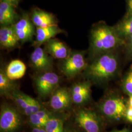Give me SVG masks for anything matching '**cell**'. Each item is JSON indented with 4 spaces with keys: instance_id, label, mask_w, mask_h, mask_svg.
<instances>
[{
    "instance_id": "6da1fadb",
    "label": "cell",
    "mask_w": 132,
    "mask_h": 132,
    "mask_svg": "<svg viewBox=\"0 0 132 132\" xmlns=\"http://www.w3.org/2000/svg\"><path fill=\"white\" fill-rule=\"evenodd\" d=\"M126 41L120 38L114 27L110 26L103 21L93 26L90 32L89 54L94 59L106 52L117 50L125 46Z\"/></svg>"
},
{
    "instance_id": "7a4b0ae2",
    "label": "cell",
    "mask_w": 132,
    "mask_h": 132,
    "mask_svg": "<svg viewBox=\"0 0 132 132\" xmlns=\"http://www.w3.org/2000/svg\"><path fill=\"white\" fill-rule=\"evenodd\" d=\"M93 60L85 70V76L90 81L104 84L117 73L120 59L116 50L105 53Z\"/></svg>"
},
{
    "instance_id": "3957f363",
    "label": "cell",
    "mask_w": 132,
    "mask_h": 132,
    "mask_svg": "<svg viewBox=\"0 0 132 132\" xmlns=\"http://www.w3.org/2000/svg\"><path fill=\"white\" fill-rule=\"evenodd\" d=\"M128 107L122 98L117 95H112L106 98L101 103L100 110L107 118L120 120L125 118Z\"/></svg>"
},
{
    "instance_id": "277c9868",
    "label": "cell",
    "mask_w": 132,
    "mask_h": 132,
    "mask_svg": "<svg viewBox=\"0 0 132 132\" xmlns=\"http://www.w3.org/2000/svg\"><path fill=\"white\" fill-rule=\"evenodd\" d=\"M88 66L84 52H71L70 55L63 60L61 70L67 77L70 78L85 71Z\"/></svg>"
},
{
    "instance_id": "5b68a950",
    "label": "cell",
    "mask_w": 132,
    "mask_h": 132,
    "mask_svg": "<svg viewBox=\"0 0 132 132\" xmlns=\"http://www.w3.org/2000/svg\"><path fill=\"white\" fill-rule=\"evenodd\" d=\"M60 81V77L56 73L51 71L42 72L35 80L38 94L43 97L52 94L56 90Z\"/></svg>"
},
{
    "instance_id": "8992f818",
    "label": "cell",
    "mask_w": 132,
    "mask_h": 132,
    "mask_svg": "<svg viewBox=\"0 0 132 132\" xmlns=\"http://www.w3.org/2000/svg\"><path fill=\"white\" fill-rule=\"evenodd\" d=\"M22 119L18 112L10 106L3 107L0 113L1 132H14L20 127Z\"/></svg>"
},
{
    "instance_id": "52a82bcc",
    "label": "cell",
    "mask_w": 132,
    "mask_h": 132,
    "mask_svg": "<svg viewBox=\"0 0 132 132\" xmlns=\"http://www.w3.org/2000/svg\"><path fill=\"white\" fill-rule=\"evenodd\" d=\"M76 120L86 132H101V124L99 117L93 111L80 110L76 116Z\"/></svg>"
},
{
    "instance_id": "ba28073f",
    "label": "cell",
    "mask_w": 132,
    "mask_h": 132,
    "mask_svg": "<svg viewBox=\"0 0 132 132\" xmlns=\"http://www.w3.org/2000/svg\"><path fill=\"white\" fill-rule=\"evenodd\" d=\"M13 26L20 42L24 43L31 41L33 36L35 35V26L27 14H24L18 20Z\"/></svg>"
},
{
    "instance_id": "9c48e42d",
    "label": "cell",
    "mask_w": 132,
    "mask_h": 132,
    "mask_svg": "<svg viewBox=\"0 0 132 132\" xmlns=\"http://www.w3.org/2000/svg\"><path fill=\"white\" fill-rule=\"evenodd\" d=\"M30 62L33 69L42 72L50 71L53 65V57L45 50L37 47L30 55Z\"/></svg>"
},
{
    "instance_id": "30bf717a",
    "label": "cell",
    "mask_w": 132,
    "mask_h": 132,
    "mask_svg": "<svg viewBox=\"0 0 132 132\" xmlns=\"http://www.w3.org/2000/svg\"><path fill=\"white\" fill-rule=\"evenodd\" d=\"M46 44L45 50L53 58L64 60L69 56L71 51L61 41L52 38Z\"/></svg>"
},
{
    "instance_id": "8fae6325",
    "label": "cell",
    "mask_w": 132,
    "mask_h": 132,
    "mask_svg": "<svg viewBox=\"0 0 132 132\" xmlns=\"http://www.w3.org/2000/svg\"><path fill=\"white\" fill-rule=\"evenodd\" d=\"M71 100L70 92L65 88H59L53 93L50 100V106L54 110L61 111L70 106Z\"/></svg>"
},
{
    "instance_id": "7c38bea8",
    "label": "cell",
    "mask_w": 132,
    "mask_h": 132,
    "mask_svg": "<svg viewBox=\"0 0 132 132\" xmlns=\"http://www.w3.org/2000/svg\"><path fill=\"white\" fill-rule=\"evenodd\" d=\"M19 39L13 25L2 26L0 28V45L2 48L10 50L19 45Z\"/></svg>"
},
{
    "instance_id": "4fadbf2b",
    "label": "cell",
    "mask_w": 132,
    "mask_h": 132,
    "mask_svg": "<svg viewBox=\"0 0 132 132\" xmlns=\"http://www.w3.org/2000/svg\"><path fill=\"white\" fill-rule=\"evenodd\" d=\"M91 83L89 81L79 82L73 85L71 88L72 100L76 104L84 103L90 99Z\"/></svg>"
},
{
    "instance_id": "5bb4252c",
    "label": "cell",
    "mask_w": 132,
    "mask_h": 132,
    "mask_svg": "<svg viewBox=\"0 0 132 132\" xmlns=\"http://www.w3.org/2000/svg\"><path fill=\"white\" fill-rule=\"evenodd\" d=\"M64 31L58 27V25H53L45 28H36L35 39L33 42L34 47H40L43 44L46 43L57 34L64 33Z\"/></svg>"
},
{
    "instance_id": "9a60e30c",
    "label": "cell",
    "mask_w": 132,
    "mask_h": 132,
    "mask_svg": "<svg viewBox=\"0 0 132 132\" xmlns=\"http://www.w3.org/2000/svg\"><path fill=\"white\" fill-rule=\"evenodd\" d=\"M30 19L36 28H45L57 25V20L53 14L41 10L34 9L31 13Z\"/></svg>"
},
{
    "instance_id": "2e32d148",
    "label": "cell",
    "mask_w": 132,
    "mask_h": 132,
    "mask_svg": "<svg viewBox=\"0 0 132 132\" xmlns=\"http://www.w3.org/2000/svg\"><path fill=\"white\" fill-rule=\"evenodd\" d=\"M15 6L5 0H0V24L2 26L14 24L18 20Z\"/></svg>"
},
{
    "instance_id": "e0dca14e",
    "label": "cell",
    "mask_w": 132,
    "mask_h": 132,
    "mask_svg": "<svg viewBox=\"0 0 132 132\" xmlns=\"http://www.w3.org/2000/svg\"><path fill=\"white\" fill-rule=\"evenodd\" d=\"M113 27L119 36L126 41L132 35V13L127 12L122 19Z\"/></svg>"
},
{
    "instance_id": "ac0fdd59",
    "label": "cell",
    "mask_w": 132,
    "mask_h": 132,
    "mask_svg": "<svg viewBox=\"0 0 132 132\" xmlns=\"http://www.w3.org/2000/svg\"><path fill=\"white\" fill-rule=\"evenodd\" d=\"M26 66L24 62L19 59H16L9 64L5 73L10 79L14 81L22 78L26 73Z\"/></svg>"
},
{
    "instance_id": "d6986e66",
    "label": "cell",
    "mask_w": 132,
    "mask_h": 132,
    "mask_svg": "<svg viewBox=\"0 0 132 132\" xmlns=\"http://www.w3.org/2000/svg\"><path fill=\"white\" fill-rule=\"evenodd\" d=\"M28 117L30 123L34 127L38 128L45 127L47 120L52 118L49 112L41 109Z\"/></svg>"
},
{
    "instance_id": "ffe728a7",
    "label": "cell",
    "mask_w": 132,
    "mask_h": 132,
    "mask_svg": "<svg viewBox=\"0 0 132 132\" xmlns=\"http://www.w3.org/2000/svg\"><path fill=\"white\" fill-rule=\"evenodd\" d=\"M16 85L13 80L10 79L3 69L0 70V92L1 94L7 95L13 93L16 89Z\"/></svg>"
},
{
    "instance_id": "44dd1931",
    "label": "cell",
    "mask_w": 132,
    "mask_h": 132,
    "mask_svg": "<svg viewBox=\"0 0 132 132\" xmlns=\"http://www.w3.org/2000/svg\"><path fill=\"white\" fill-rule=\"evenodd\" d=\"M12 96L15 103L20 108L24 111L25 114L29 116L32 114L29 109L28 95L16 90L12 94Z\"/></svg>"
},
{
    "instance_id": "7402d4cb",
    "label": "cell",
    "mask_w": 132,
    "mask_h": 132,
    "mask_svg": "<svg viewBox=\"0 0 132 132\" xmlns=\"http://www.w3.org/2000/svg\"><path fill=\"white\" fill-rule=\"evenodd\" d=\"M44 129L47 132H64L63 121L60 118L52 117L47 120Z\"/></svg>"
},
{
    "instance_id": "603a6c76",
    "label": "cell",
    "mask_w": 132,
    "mask_h": 132,
    "mask_svg": "<svg viewBox=\"0 0 132 132\" xmlns=\"http://www.w3.org/2000/svg\"><path fill=\"white\" fill-rule=\"evenodd\" d=\"M121 85L125 93L128 95L132 94V65L124 76Z\"/></svg>"
},
{
    "instance_id": "cb8c5ba5",
    "label": "cell",
    "mask_w": 132,
    "mask_h": 132,
    "mask_svg": "<svg viewBox=\"0 0 132 132\" xmlns=\"http://www.w3.org/2000/svg\"><path fill=\"white\" fill-rule=\"evenodd\" d=\"M28 98L29 102V109L31 111L32 114L41 109L40 105L36 99H34L29 95H28Z\"/></svg>"
},
{
    "instance_id": "d4e9b609",
    "label": "cell",
    "mask_w": 132,
    "mask_h": 132,
    "mask_svg": "<svg viewBox=\"0 0 132 132\" xmlns=\"http://www.w3.org/2000/svg\"><path fill=\"white\" fill-rule=\"evenodd\" d=\"M126 53L128 55L132 58V35L129 36L126 40Z\"/></svg>"
},
{
    "instance_id": "484cf974",
    "label": "cell",
    "mask_w": 132,
    "mask_h": 132,
    "mask_svg": "<svg viewBox=\"0 0 132 132\" xmlns=\"http://www.w3.org/2000/svg\"><path fill=\"white\" fill-rule=\"evenodd\" d=\"M125 118L128 122L132 123V107L130 106L128 107L126 113Z\"/></svg>"
},
{
    "instance_id": "4316f807",
    "label": "cell",
    "mask_w": 132,
    "mask_h": 132,
    "mask_svg": "<svg viewBox=\"0 0 132 132\" xmlns=\"http://www.w3.org/2000/svg\"><path fill=\"white\" fill-rule=\"evenodd\" d=\"M127 5V12L132 13V0H126Z\"/></svg>"
},
{
    "instance_id": "83f0119b",
    "label": "cell",
    "mask_w": 132,
    "mask_h": 132,
    "mask_svg": "<svg viewBox=\"0 0 132 132\" xmlns=\"http://www.w3.org/2000/svg\"><path fill=\"white\" fill-rule=\"evenodd\" d=\"M31 132H47L44 128L33 127Z\"/></svg>"
},
{
    "instance_id": "f1b7e54d",
    "label": "cell",
    "mask_w": 132,
    "mask_h": 132,
    "mask_svg": "<svg viewBox=\"0 0 132 132\" xmlns=\"http://www.w3.org/2000/svg\"><path fill=\"white\" fill-rule=\"evenodd\" d=\"M9 2L11 4L13 5L15 7H17L19 4L20 0H5Z\"/></svg>"
},
{
    "instance_id": "f546056e",
    "label": "cell",
    "mask_w": 132,
    "mask_h": 132,
    "mask_svg": "<svg viewBox=\"0 0 132 132\" xmlns=\"http://www.w3.org/2000/svg\"><path fill=\"white\" fill-rule=\"evenodd\" d=\"M110 132H131V131L130 130H129L128 129L125 128V129H123L122 130H113V131H112Z\"/></svg>"
},
{
    "instance_id": "4dcf8cb0",
    "label": "cell",
    "mask_w": 132,
    "mask_h": 132,
    "mask_svg": "<svg viewBox=\"0 0 132 132\" xmlns=\"http://www.w3.org/2000/svg\"><path fill=\"white\" fill-rule=\"evenodd\" d=\"M129 95V98L128 100V106H130L132 107V94Z\"/></svg>"
},
{
    "instance_id": "1f68e13d",
    "label": "cell",
    "mask_w": 132,
    "mask_h": 132,
    "mask_svg": "<svg viewBox=\"0 0 132 132\" xmlns=\"http://www.w3.org/2000/svg\"><path fill=\"white\" fill-rule=\"evenodd\" d=\"M69 132V131H66V132Z\"/></svg>"
}]
</instances>
